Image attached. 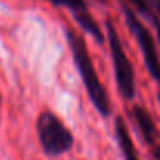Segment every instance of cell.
Returning <instances> with one entry per match:
<instances>
[{
	"instance_id": "cell-1",
	"label": "cell",
	"mask_w": 160,
	"mask_h": 160,
	"mask_svg": "<svg viewBox=\"0 0 160 160\" xmlns=\"http://www.w3.org/2000/svg\"><path fill=\"white\" fill-rule=\"evenodd\" d=\"M64 35H66L72 61L80 75V80L83 83V88L88 94L90 102L93 104V107L102 118H108L112 115V102H110L107 88L104 87L102 80L94 68L85 38L72 28H66Z\"/></svg>"
},
{
	"instance_id": "cell-8",
	"label": "cell",
	"mask_w": 160,
	"mask_h": 160,
	"mask_svg": "<svg viewBox=\"0 0 160 160\" xmlns=\"http://www.w3.org/2000/svg\"><path fill=\"white\" fill-rule=\"evenodd\" d=\"M146 3L151 7V10L155 13V16L160 21V0H146Z\"/></svg>"
},
{
	"instance_id": "cell-4",
	"label": "cell",
	"mask_w": 160,
	"mask_h": 160,
	"mask_svg": "<svg viewBox=\"0 0 160 160\" xmlns=\"http://www.w3.org/2000/svg\"><path fill=\"white\" fill-rule=\"evenodd\" d=\"M121 10L124 14L126 25L130 30L132 36L135 38V41L141 50L143 61H144V66H146L149 75L152 77V80L157 82V85H160V53H158L157 42H155L152 33L141 22V19L138 18V14L129 3H126V2L121 3Z\"/></svg>"
},
{
	"instance_id": "cell-5",
	"label": "cell",
	"mask_w": 160,
	"mask_h": 160,
	"mask_svg": "<svg viewBox=\"0 0 160 160\" xmlns=\"http://www.w3.org/2000/svg\"><path fill=\"white\" fill-rule=\"evenodd\" d=\"M47 2H50L55 7H61V8H66L68 11H71L75 24L82 28V32L90 35L98 44H104L105 33L102 32V28L99 27V24L90 13L85 0H47Z\"/></svg>"
},
{
	"instance_id": "cell-6",
	"label": "cell",
	"mask_w": 160,
	"mask_h": 160,
	"mask_svg": "<svg viewBox=\"0 0 160 160\" xmlns=\"http://www.w3.org/2000/svg\"><path fill=\"white\" fill-rule=\"evenodd\" d=\"M130 113H132V118H133V121L138 127V132L141 133V137H143L144 143L149 146V149L158 146L160 144V141H158L160 133L157 130V126H155L152 115L143 105H137V104L132 107Z\"/></svg>"
},
{
	"instance_id": "cell-7",
	"label": "cell",
	"mask_w": 160,
	"mask_h": 160,
	"mask_svg": "<svg viewBox=\"0 0 160 160\" xmlns=\"http://www.w3.org/2000/svg\"><path fill=\"white\" fill-rule=\"evenodd\" d=\"M115 137H116V141H118V146L121 149L124 160H141L137 149H135V144L132 141L127 122L121 115H118L115 118Z\"/></svg>"
},
{
	"instance_id": "cell-10",
	"label": "cell",
	"mask_w": 160,
	"mask_h": 160,
	"mask_svg": "<svg viewBox=\"0 0 160 160\" xmlns=\"http://www.w3.org/2000/svg\"><path fill=\"white\" fill-rule=\"evenodd\" d=\"M157 102H158V105H160V91L157 93Z\"/></svg>"
},
{
	"instance_id": "cell-9",
	"label": "cell",
	"mask_w": 160,
	"mask_h": 160,
	"mask_svg": "<svg viewBox=\"0 0 160 160\" xmlns=\"http://www.w3.org/2000/svg\"><path fill=\"white\" fill-rule=\"evenodd\" d=\"M151 154H152L154 160H160V144L155 146V148H152V149H151Z\"/></svg>"
},
{
	"instance_id": "cell-2",
	"label": "cell",
	"mask_w": 160,
	"mask_h": 160,
	"mask_svg": "<svg viewBox=\"0 0 160 160\" xmlns=\"http://www.w3.org/2000/svg\"><path fill=\"white\" fill-rule=\"evenodd\" d=\"M36 135L44 155L55 158L69 152L74 146V135L61 118L50 108H44L35 122Z\"/></svg>"
},
{
	"instance_id": "cell-3",
	"label": "cell",
	"mask_w": 160,
	"mask_h": 160,
	"mask_svg": "<svg viewBox=\"0 0 160 160\" xmlns=\"http://www.w3.org/2000/svg\"><path fill=\"white\" fill-rule=\"evenodd\" d=\"M105 36L108 41V47H110V57H112V63H113L118 93L122 99L133 101L135 94H137L135 71H133L132 61H130L129 55L126 53L122 41H121L118 30L112 19L105 21Z\"/></svg>"
},
{
	"instance_id": "cell-12",
	"label": "cell",
	"mask_w": 160,
	"mask_h": 160,
	"mask_svg": "<svg viewBox=\"0 0 160 160\" xmlns=\"http://www.w3.org/2000/svg\"><path fill=\"white\" fill-rule=\"evenodd\" d=\"M99 2H101V3H105V2H107V0H99Z\"/></svg>"
},
{
	"instance_id": "cell-11",
	"label": "cell",
	"mask_w": 160,
	"mask_h": 160,
	"mask_svg": "<svg viewBox=\"0 0 160 160\" xmlns=\"http://www.w3.org/2000/svg\"><path fill=\"white\" fill-rule=\"evenodd\" d=\"M0 113H2V96H0Z\"/></svg>"
}]
</instances>
